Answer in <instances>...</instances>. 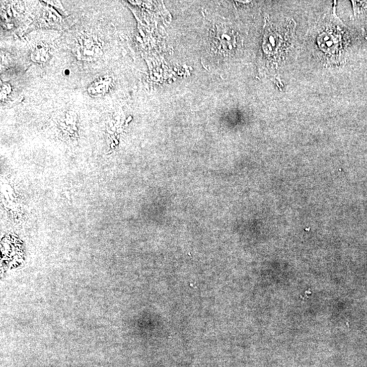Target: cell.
Segmentation results:
<instances>
[{
  "label": "cell",
  "instance_id": "1",
  "mask_svg": "<svg viewBox=\"0 0 367 367\" xmlns=\"http://www.w3.org/2000/svg\"><path fill=\"white\" fill-rule=\"evenodd\" d=\"M233 34L228 31L227 29L221 27L220 29H217L215 31V49L220 51V53H227L226 51H231L233 49V42L235 38Z\"/></svg>",
  "mask_w": 367,
  "mask_h": 367
},
{
  "label": "cell",
  "instance_id": "2",
  "mask_svg": "<svg viewBox=\"0 0 367 367\" xmlns=\"http://www.w3.org/2000/svg\"><path fill=\"white\" fill-rule=\"evenodd\" d=\"M111 81V78H108L107 76L95 80V82L92 83L91 85L88 87V93L95 97L104 95L108 91Z\"/></svg>",
  "mask_w": 367,
  "mask_h": 367
},
{
  "label": "cell",
  "instance_id": "3",
  "mask_svg": "<svg viewBox=\"0 0 367 367\" xmlns=\"http://www.w3.org/2000/svg\"><path fill=\"white\" fill-rule=\"evenodd\" d=\"M319 44L321 49L324 51H333L336 47V40L332 35L324 34L321 35Z\"/></svg>",
  "mask_w": 367,
  "mask_h": 367
}]
</instances>
